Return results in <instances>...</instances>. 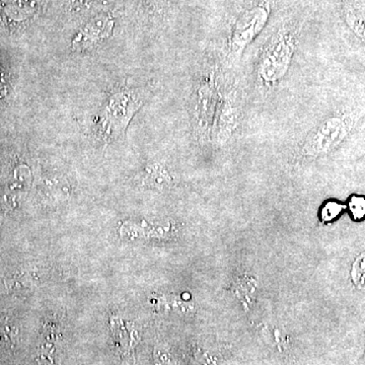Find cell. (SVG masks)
Here are the masks:
<instances>
[{"label": "cell", "instance_id": "1", "mask_svg": "<svg viewBox=\"0 0 365 365\" xmlns=\"http://www.w3.org/2000/svg\"><path fill=\"white\" fill-rule=\"evenodd\" d=\"M297 47V34L290 26H281L264 43L256 64L262 88L273 90L279 85L292 66Z\"/></svg>", "mask_w": 365, "mask_h": 365}, {"label": "cell", "instance_id": "2", "mask_svg": "<svg viewBox=\"0 0 365 365\" xmlns=\"http://www.w3.org/2000/svg\"><path fill=\"white\" fill-rule=\"evenodd\" d=\"M357 121L355 112L334 113L309 131L304 139L302 151L304 155H326L337 148L349 137Z\"/></svg>", "mask_w": 365, "mask_h": 365}, {"label": "cell", "instance_id": "3", "mask_svg": "<svg viewBox=\"0 0 365 365\" xmlns=\"http://www.w3.org/2000/svg\"><path fill=\"white\" fill-rule=\"evenodd\" d=\"M270 14L271 6L269 0H261L237 16L232 25L228 41V49L232 56L241 55L260 35L267 25Z\"/></svg>", "mask_w": 365, "mask_h": 365}, {"label": "cell", "instance_id": "4", "mask_svg": "<svg viewBox=\"0 0 365 365\" xmlns=\"http://www.w3.org/2000/svg\"><path fill=\"white\" fill-rule=\"evenodd\" d=\"M141 103L130 91H120L112 96L106 106L98 123V130L107 140H114L123 135L134 113Z\"/></svg>", "mask_w": 365, "mask_h": 365}, {"label": "cell", "instance_id": "5", "mask_svg": "<svg viewBox=\"0 0 365 365\" xmlns=\"http://www.w3.org/2000/svg\"><path fill=\"white\" fill-rule=\"evenodd\" d=\"M240 110L235 91H228L220 98L215 116V134L220 143H227L239 126Z\"/></svg>", "mask_w": 365, "mask_h": 365}, {"label": "cell", "instance_id": "6", "mask_svg": "<svg viewBox=\"0 0 365 365\" xmlns=\"http://www.w3.org/2000/svg\"><path fill=\"white\" fill-rule=\"evenodd\" d=\"M112 26V21H108L107 19L91 21L73 41V47H88V46L96 44L98 41L107 37L108 34L111 31Z\"/></svg>", "mask_w": 365, "mask_h": 365}, {"label": "cell", "instance_id": "7", "mask_svg": "<svg viewBox=\"0 0 365 365\" xmlns=\"http://www.w3.org/2000/svg\"><path fill=\"white\" fill-rule=\"evenodd\" d=\"M345 21L348 28L359 39L365 42V14L354 9H347Z\"/></svg>", "mask_w": 365, "mask_h": 365}, {"label": "cell", "instance_id": "8", "mask_svg": "<svg viewBox=\"0 0 365 365\" xmlns=\"http://www.w3.org/2000/svg\"><path fill=\"white\" fill-rule=\"evenodd\" d=\"M350 212L355 220H361L365 216V198L362 196H352L349 200Z\"/></svg>", "mask_w": 365, "mask_h": 365}, {"label": "cell", "instance_id": "9", "mask_svg": "<svg viewBox=\"0 0 365 365\" xmlns=\"http://www.w3.org/2000/svg\"><path fill=\"white\" fill-rule=\"evenodd\" d=\"M343 209H344V206L342 204L330 201V202L326 203L322 209V216L325 220H331L339 215Z\"/></svg>", "mask_w": 365, "mask_h": 365}, {"label": "cell", "instance_id": "10", "mask_svg": "<svg viewBox=\"0 0 365 365\" xmlns=\"http://www.w3.org/2000/svg\"><path fill=\"white\" fill-rule=\"evenodd\" d=\"M7 95V81L4 71L0 68V98H4Z\"/></svg>", "mask_w": 365, "mask_h": 365}]
</instances>
